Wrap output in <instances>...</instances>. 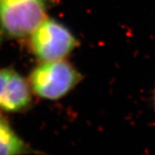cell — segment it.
Wrapping results in <instances>:
<instances>
[{"label":"cell","instance_id":"cell-5","mask_svg":"<svg viewBox=\"0 0 155 155\" xmlns=\"http://www.w3.org/2000/svg\"><path fill=\"white\" fill-rule=\"evenodd\" d=\"M37 153L12 127L3 112H0V155H29Z\"/></svg>","mask_w":155,"mask_h":155},{"label":"cell","instance_id":"cell-6","mask_svg":"<svg viewBox=\"0 0 155 155\" xmlns=\"http://www.w3.org/2000/svg\"><path fill=\"white\" fill-rule=\"evenodd\" d=\"M153 103H154V110H155V91H154V95H153Z\"/></svg>","mask_w":155,"mask_h":155},{"label":"cell","instance_id":"cell-1","mask_svg":"<svg viewBox=\"0 0 155 155\" xmlns=\"http://www.w3.org/2000/svg\"><path fill=\"white\" fill-rule=\"evenodd\" d=\"M48 0H0V37L29 36L47 17Z\"/></svg>","mask_w":155,"mask_h":155},{"label":"cell","instance_id":"cell-3","mask_svg":"<svg viewBox=\"0 0 155 155\" xmlns=\"http://www.w3.org/2000/svg\"><path fill=\"white\" fill-rule=\"evenodd\" d=\"M29 38L30 49L41 62L65 60L78 45L76 37L65 25L48 17Z\"/></svg>","mask_w":155,"mask_h":155},{"label":"cell","instance_id":"cell-4","mask_svg":"<svg viewBox=\"0 0 155 155\" xmlns=\"http://www.w3.org/2000/svg\"><path fill=\"white\" fill-rule=\"evenodd\" d=\"M32 104L28 80L11 68L0 69V112L21 113Z\"/></svg>","mask_w":155,"mask_h":155},{"label":"cell","instance_id":"cell-2","mask_svg":"<svg viewBox=\"0 0 155 155\" xmlns=\"http://www.w3.org/2000/svg\"><path fill=\"white\" fill-rule=\"evenodd\" d=\"M82 79L81 73L65 60L44 61L30 72L28 82L34 94L47 100L67 96Z\"/></svg>","mask_w":155,"mask_h":155}]
</instances>
